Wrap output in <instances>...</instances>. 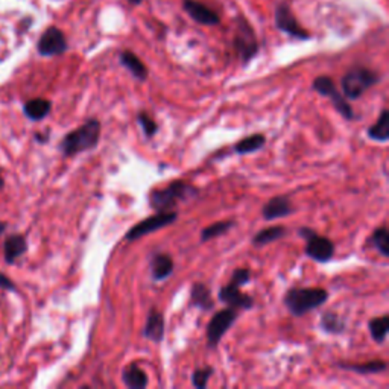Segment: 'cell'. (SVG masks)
Wrapping results in <instances>:
<instances>
[{
	"instance_id": "6da1fadb",
	"label": "cell",
	"mask_w": 389,
	"mask_h": 389,
	"mask_svg": "<svg viewBox=\"0 0 389 389\" xmlns=\"http://www.w3.org/2000/svg\"><path fill=\"white\" fill-rule=\"evenodd\" d=\"M102 134V124L99 119H87L83 125L73 129L59 143V151L64 157H75L81 152L92 151L98 148Z\"/></svg>"
},
{
	"instance_id": "30bf717a",
	"label": "cell",
	"mask_w": 389,
	"mask_h": 389,
	"mask_svg": "<svg viewBox=\"0 0 389 389\" xmlns=\"http://www.w3.org/2000/svg\"><path fill=\"white\" fill-rule=\"evenodd\" d=\"M276 26L278 31L288 33L289 37L295 38V40H301V42H304V40H310V33L298 23L297 17L293 16V12L291 10V6L286 2L277 5Z\"/></svg>"
},
{
	"instance_id": "836d02e7",
	"label": "cell",
	"mask_w": 389,
	"mask_h": 389,
	"mask_svg": "<svg viewBox=\"0 0 389 389\" xmlns=\"http://www.w3.org/2000/svg\"><path fill=\"white\" fill-rule=\"evenodd\" d=\"M128 2L133 3V5H140V3L143 2V0H128Z\"/></svg>"
},
{
	"instance_id": "e575fe53",
	"label": "cell",
	"mask_w": 389,
	"mask_h": 389,
	"mask_svg": "<svg viewBox=\"0 0 389 389\" xmlns=\"http://www.w3.org/2000/svg\"><path fill=\"white\" fill-rule=\"evenodd\" d=\"M3 187V176H2V174H0V189Z\"/></svg>"
},
{
	"instance_id": "ffe728a7",
	"label": "cell",
	"mask_w": 389,
	"mask_h": 389,
	"mask_svg": "<svg viewBox=\"0 0 389 389\" xmlns=\"http://www.w3.org/2000/svg\"><path fill=\"white\" fill-rule=\"evenodd\" d=\"M286 234H288V228H286L284 225H272V227L263 228L252 236L251 243L252 247L262 248L266 247V245L280 241V239H283Z\"/></svg>"
},
{
	"instance_id": "cb8c5ba5",
	"label": "cell",
	"mask_w": 389,
	"mask_h": 389,
	"mask_svg": "<svg viewBox=\"0 0 389 389\" xmlns=\"http://www.w3.org/2000/svg\"><path fill=\"white\" fill-rule=\"evenodd\" d=\"M368 139L379 143H386L389 140V110H381L375 124L366 129Z\"/></svg>"
},
{
	"instance_id": "8fae6325",
	"label": "cell",
	"mask_w": 389,
	"mask_h": 389,
	"mask_svg": "<svg viewBox=\"0 0 389 389\" xmlns=\"http://www.w3.org/2000/svg\"><path fill=\"white\" fill-rule=\"evenodd\" d=\"M67 40L64 32L52 26V28H47L44 31V33L38 40L37 49L38 53L42 57H57V55H63V53L67 51Z\"/></svg>"
},
{
	"instance_id": "52a82bcc",
	"label": "cell",
	"mask_w": 389,
	"mask_h": 389,
	"mask_svg": "<svg viewBox=\"0 0 389 389\" xmlns=\"http://www.w3.org/2000/svg\"><path fill=\"white\" fill-rule=\"evenodd\" d=\"M312 90L319 93L321 96L330 99L334 110L343 116L345 120L351 122L356 119V114H354V110L350 105V102H348L344 94L338 90L336 84H334V81L330 77H325V75H323V77H318L313 79Z\"/></svg>"
},
{
	"instance_id": "277c9868",
	"label": "cell",
	"mask_w": 389,
	"mask_h": 389,
	"mask_svg": "<svg viewBox=\"0 0 389 389\" xmlns=\"http://www.w3.org/2000/svg\"><path fill=\"white\" fill-rule=\"evenodd\" d=\"M379 83L380 75L377 72L368 69V67L358 66L344 75L340 79V87H343V94L347 99L358 100Z\"/></svg>"
},
{
	"instance_id": "f546056e",
	"label": "cell",
	"mask_w": 389,
	"mask_h": 389,
	"mask_svg": "<svg viewBox=\"0 0 389 389\" xmlns=\"http://www.w3.org/2000/svg\"><path fill=\"white\" fill-rule=\"evenodd\" d=\"M135 120H137L146 139H152L157 131H159V125H157V122L148 111H139L137 116H135Z\"/></svg>"
},
{
	"instance_id": "d6a6232c",
	"label": "cell",
	"mask_w": 389,
	"mask_h": 389,
	"mask_svg": "<svg viewBox=\"0 0 389 389\" xmlns=\"http://www.w3.org/2000/svg\"><path fill=\"white\" fill-rule=\"evenodd\" d=\"M0 289H3V291H16V284L11 282V278L10 277H6L5 274H2L0 272Z\"/></svg>"
},
{
	"instance_id": "7402d4cb",
	"label": "cell",
	"mask_w": 389,
	"mask_h": 389,
	"mask_svg": "<svg viewBox=\"0 0 389 389\" xmlns=\"http://www.w3.org/2000/svg\"><path fill=\"white\" fill-rule=\"evenodd\" d=\"M52 110V102L47 99H31L23 105V113L32 122L46 119Z\"/></svg>"
},
{
	"instance_id": "83f0119b",
	"label": "cell",
	"mask_w": 389,
	"mask_h": 389,
	"mask_svg": "<svg viewBox=\"0 0 389 389\" xmlns=\"http://www.w3.org/2000/svg\"><path fill=\"white\" fill-rule=\"evenodd\" d=\"M234 225H236V222L231 221V219L215 222V224L209 225V227L202 228V231H201V242L206 243L209 241H213V239H216V237L227 234L228 231L234 227Z\"/></svg>"
},
{
	"instance_id": "ac0fdd59",
	"label": "cell",
	"mask_w": 389,
	"mask_h": 389,
	"mask_svg": "<svg viewBox=\"0 0 389 389\" xmlns=\"http://www.w3.org/2000/svg\"><path fill=\"white\" fill-rule=\"evenodd\" d=\"M119 61L120 64L125 67V69L133 75V77L137 79V81H146L148 79V67L143 64V61L135 55L134 52L131 51H124L120 52L119 55Z\"/></svg>"
},
{
	"instance_id": "4316f807",
	"label": "cell",
	"mask_w": 389,
	"mask_h": 389,
	"mask_svg": "<svg viewBox=\"0 0 389 389\" xmlns=\"http://www.w3.org/2000/svg\"><path fill=\"white\" fill-rule=\"evenodd\" d=\"M368 330H370L374 343L384 344L389 332V315L385 313V315L381 317L373 318L370 323H368Z\"/></svg>"
},
{
	"instance_id": "44dd1931",
	"label": "cell",
	"mask_w": 389,
	"mask_h": 389,
	"mask_svg": "<svg viewBox=\"0 0 389 389\" xmlns=\"http://www.w3.org/2000/svg\"><path fill=\"white\" fill-rule=\"evenodd\" d=\"M122 381L129 389H145L149 384L146 373L137 364H129L122 371Z\"/></svg>"
},
{
	"instance_id": "d4e9b609",
	"label": "cell",
	"mask_w": 389,
	"mask_h": 389,
	"mask_svg": "<svg viewBox=\"0 0 389 389\" xmlns=\"http://www.w3.org/2000/svg\"><path fill=\"white\" fill-rule=\"evenodd\" d=\"M265 145H266V137L263 134L257 133V134H251L248 135V137H245L242 140H239L233 146V151L237 155H248V154L260 151Z\"/></svg>"
},
{
	"instance_id": "2e32d148",
	"label": "cell",
	"mask_w": 389,
	"mask_h": 389,
	"mask_svg": "<svg viewBox=\"0 0 389 389\" xmlns=\"http://www.w3.org/2000/svg\"><path fill=\"white\" fill-rule=\"evenodd\" d=\"M174 258L172 256L165 254V252H159L154 254L151 258V277L154 282H163V280L169 278L174 274Z\"/></svg>"
},
{
	"instance_id": "484cf974",
	"label": "cell",
	"mask_w": 389,
	"mask_h": 389,
	"mask_svg": "<svg viewBox=\"0 0 389 389\" xmlns=\"http://www.w3.org/2000/svg\"><path fill=\"white\" fill-rule=\"evenodd\" d=\"M319 327L329 334H340L345 332V319L334 312H324L319 319Z\"/></svg>"
},
{
	"instance_id": "9a60e30c",
	"label": "cell",
	"mask_w": 389,
	"mask_h": 389,
	"mask_svg": "<svg viewBox=\"0 0 389 389\" xmlns=\"http://www.w3.org/2000/svg\"><path fill=\"white\" fill-rule=\"evenodd\" d=\"M166 323L163 313L157 309H151L146 315V323L143 327V336L154 344H160L165 339Z\"/></svg>"
},
{
	"instance_id": "5b68a950",
	"label": "cell",
	"mask_w": 389,
	"mask_h": 389,
	"mask_svg": "<svg viewBox=\"0 0 389 389\" xmlns=\"http://www.w3.org/2000/svg\"><path fill=\"white\" fill-rule=\"evenodd\" d=\"M298 236L306 241L304 254L315 260L317 263H327L330 262L334 256V243L332 239L318 234L315 230L309 227L298 228Z\"/></svg>"
},
{
	"instance_id": "3957f363",
	"label": "cell",
	"mask_w": 389,
	"mask_h": 389,
	"mask_svg": "<svg viewBox=\"0 0 389 389\" xmlns=\"http://www.w3.org/2000/svg\"><path fill=\"white\" fill-rule=\"evenodd\" d=\"M329 297L324 288H292L286 292L283 303L292 317L301 318L325 304Z\"/></svg>"
},
{
	"instance_id": "5bb4252c",
	"label": "cell",
	"mask_w": 389,
	"mask_h": 389,
	"mask_svg": "<svg viewBox=\"0 0 389 389\" xmlns=\"http://www.w3.org/2000/svg\"><path fill=\"white\" fill-rule=\"evenodd\" d=\"M293 213V207L291 198L288 195H277L265 204L262 209V216L265 221H276L282 219Z\"/></svg>"
},
{
	"instance_id": "ba28073f",
	"label": "cell",
	"mask_w": 389,
	"mask_h": 389,
	"mask_svg": "<svg viewBox=\"0 0 389 389\" xmlns=\"http://www.w3.org/2000/svg\"><path fill=\"white\" fill-rule=\"evenodd\" d=\"M178 219V211H155L152 216H148L145 219H142L135 225H133L131 228L126 231L125 241L133 242L139 241V239L145 237L148 234H152L155 231H159L161 228H166L167 225L174 224Z\"/></svg>"
},
{
	"instance_id": "1f68e13d",
	"label": "cell",
	"mask_w": 389,
	"mask_h": 389,
	"mask_svg": "<svg viewBox=\"0 0 389 389\" xmlns=\"http://www.w3.org/2000/svg\"><path fill=\"white\" fill-rule=\"evenodd\" d=\"M251 282V271L248 268H237L231 274L230 283L237 286V288H242V286L248 284Z\"/></svg>"
},
{
	"instance_id": "f1b7e54d",
	"label": "cell",
	"mask_w": 389,
	"mask_h": 389,
	"mask_svg": "<svg viewBox=\"0 0 389 389\" xmlns=\"http://www.w3.org/2000/svg\"><path fill=\"white\" fill-rule=\"evenodd\" d=\"M370 243L384 257H389V231L386 227H379L373 231Z\"/></svg>"
},
{
	"instance_id": "603a6c76",
	"label": "cell",
	"mask_w": 389,
	"mask_h": 389,
	"mask_svg": "<svg viewBox=\"0 0 389 389\" xmlns=\"http://www.w3.org/2000/svg\"><path fill=\"white\" fill-rule=\"evenodd\" d=\"M339 368L347 371H353L359 375H370V374H380L385 373L388 370V364L385 360H370L365 362V364H345V362H340L338 364Z\"/></svg>"
},
{
	"instance_id": "8992f818",
	"label": "cell",
	"mask_w": 389,
	"mask_h": 389,
	"mask_svg": "<svg viewBox=\"0 0 389 389\" xmlns=\"http://www.w3.org/2000/svg\"><path fill=\"white\" fill-rule=\"evenodd\" d=\"M233 47L243 66H247L252 58L257 57L258 53V42L256 32L252 29V26L250 25L248 20L242 16L237 17L236 20Z\"/></svg>"
},
{
	"instance_id": "4fadbf2b",
	"label": "cell",
	"mask_w": 389,
	"mask_h": 389,
	"mask_svg": "<svg viewBox=\"0 0 389 389\" xmlns=\"http://www.w3.org/2000/svg\"><path fill=\"white\" fill-rule=\"evenodd\" d=\"M183 10L187 12L189 17L193 20V22L204 25V26H216L221 23L219 14L216 11L210 10L209 6H206L198 0H183Z\"/></svg>"
},
{
	"instance_id": "d6986e66",
	"label": "cell",
	"mask_w": 389,
	"mask_h": 389,
	"mask_svg": "<svg viewBox=\"0 0 389 389\" xmlns=\"http://www.w3.org/2000/svg\"><path fill=\"white\" fill-rule=\"evenodd\" d=\"M26 251H28V242L22 234H12L5 241L3 252L6 263H16Z\"/></svg>"
},
{
	"instance_id": "9c48e42d",
	"label": "cell",
	"mask_w": 389,
	"mask_h": 389,
	"mask_svg": "<svg viewBox=\"0 0 389 389\" xmlns=\"http://www.w3.org/2000/svg\"><path fill=\"white\" fill-rule=\"evenodd\" d=\"M237 309L233 307H227V309H222L219 312H216L207 324L206 330V339H207V347L210 350H216L219 347L222 338L227 334V332L234 325L237 319Z\"/></svg>"
},
{
	"instance_id": "7c38bea8",
	"label": "cell",
	"mask_w": 389,
	"mask_h": 389,
	"mask_svg": "<svg viewBox=\"0 0 389 389\" xmlns=\"http://www.w3.org/2000/svg\"><path fill=\"white\" fill-rule=\"evenodd\" d=\"M217 298L219 301L227 304L228 307H233V309H241V310H251L254 307V298L248 293L241 292V288H237L234 284H225L217 292Z\"/></svg>"
},
{
	"instance_id": "4dcf8cb0",
	"label": "cell",
	"mask_w": 389,
	"mask_h": 389,
	"mask_svg": "<svg viewBox=\"0 0 389 389\" xmlns=\"http://www.w3.org/2000/svg\"><path fill=\"white\" fill-rule=\"evenodd\" d=\"M215 374L213 366H204V368H196L192 373V385L196 389H204L207 388L209 380L211 379V375Z\"/></svg>"
},
{
	"instance_id": "e0dca14e",
	"label": "cell",
	"mask_w": 389,
	"mask_h": 389,
	"mask_svg": "<svg viewBox=\"0 0 389 389\" xmlns=\"http://www.w3.org/2000/svg\"><path fill=\"white\" fill-rule=\"evenodd\" d=\"M190 304L204 312L213 309V297H211V291L206 283L196 282L192 284V288H190Z\"/></svg>"
},
{
	"instance_id": "7a4b0ae2",
	"label": "cell",
	"mask_w": 389,
	"mask_h": 389,
	"mask_svg": "<svg viewBox=\"0 0 389 389\" xmlns=\"http://www.w3.org/2000/svg\"><path fill=\"white\" fill-rule=\"evenodd\" d=\"M198 192L200 190L193 184L175 180L169 183L166 187L151 190L148 196V204L154 211H172L180 202L193 200Z\"/></svg>"
}]
</instances>
